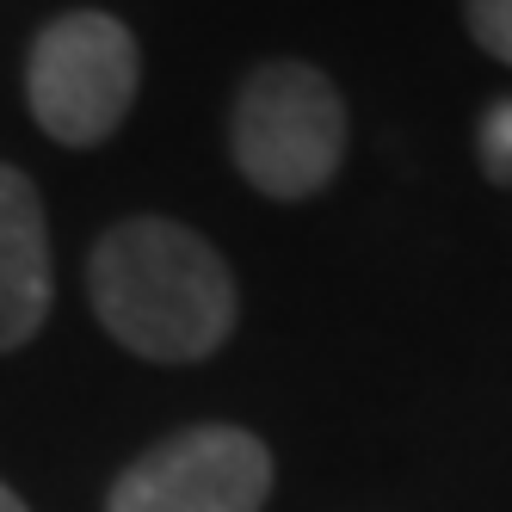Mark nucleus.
I'll use <instances>...</instances> for the list:
<instances>
[{"label": "nucleus", "instance_id": "obj_1", "mask_svg": "<svg viewBox=\"0 0 512 512\" xmlns=\"http://www.w3.org/2000/svg\"><path fill=\"white\" fill-rule=\"evenodd\" d=\"M87 303L124 352L198 364L235 334L241 290L198 229L173 216H124L87 253Z\"/></svg>", "mask_w": 512, "mask_h": 512}, {"label": "nucleus", "instance_id": "obj_2", "mask_svg": "<svg viewBox=\"0 0 512 512\" xmlns=\"http://www.w3.org/2000/svg\"><path fill=\"white\" fill-rule=\"evenodd\" d=\"M229 161L260 198L303 204L334 186L346 161V99L315 62L272 56L235 87Z\"/></svg>", "mask_w": 512, "mask_h": 512}, {"label": "nucleus", "instance_id": "obj_3", "mask_svg": "<svg viewBox=\"0 0 512 512\" xmlns=\"http://www.w3.org/2000/svg\"><path fill=\"white\" fill-rule=\"evenodd\" d=\"M142 87L136 31L118 13L68 7L25 50V112L62 149H99L112 142Z\"/></svg>", "mask_w": 512, "mask_h": 512}, {"label": "nucleus", "instance_id": "obj_4", "mask_svg": "<svg viewBox=\"0 0 512 512\" xmlns=\"http://www.w3.org/2000/svg\"><path fill=\"white\" fill-rule=\"evenodd\" d=\"M272 494V451L247 426H186L142 451L105 512H260Z\"/></svg>", "mask_w": 512, "mask_h": 512}, {"label": "nucleus", "instance_id": "obj_5", "mask_svg": "<svg viewBox=\"0 0 512 512\" xmlns=\"http://www.w3.org/2000/svg\"><path fill=\"white\" fill-rule=\"evenodd\" d=\"M50 223L38 186L0 161V352H19L50 321Z\"/></svg>", "mask_w": 512, "mask_h": 512}, {"label": "nucleus", "instance_id": "obj_6", "mask_svg": "<svg viewBox=\"0 0 512 512\" xmlns=\"http://www.w3.org/2000/svg\"><path fill=\"white\" fill-rule=\"evenodd\" d=\"M463 25L494 62L512 68V0H463Z\"/></svg>", "mask_w": 512, "mask_h": 512}, {"label": "nucleus", "instance_id": "obj_7", "mask_svg": "<svg viewBox=\"0 0 512 512\" xmlns=\"http://www.w3.org/2000/svg\"><path fill=\"white\" fill-rule=\"evenodd\" d=\"M482 161H488V173L500 186H512V99L482 118Z\"/></svg>", "mask_w": 512, "mask_h": 512}, {"label": "nucleus", "instance_id": "obj_8", "mask_svg": "<svg viewBox=\"0 0 512 512\" xmlns=\"http://www.w3.org/2000/svg\"><path fill=\"white\" fill-rule=\"evenodd\" d=\"M0 512H25V500H19V494H13L7 482H0Z\"/></svg>", "mask_w": 512, "mask_h": 512}]
</instances>
